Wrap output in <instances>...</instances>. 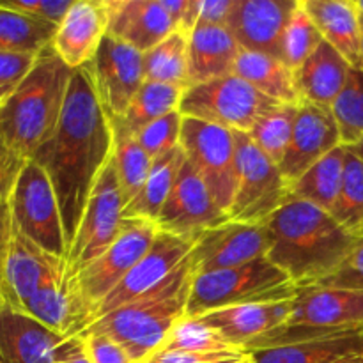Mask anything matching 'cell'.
I'll use <instances>...</instances> for the list:
<instances>
[{
  "label": "cell",
  "instance_id": "obj_1",
  "mask_svg": "<svg viewBox=\"0 0 363 363\" xmlns=\"http://www.w3.org/2000/svg\"><path fill=\"white\" fill-rule=\"evenodd\" d=\"M112 123L84 66L74 69L55 131L32 158L52 181L67 250L84 218L92 188L112 162Z\"/></svg>",
  "mask_w": 363,
  "mask_h": 363
},
{
  "label": "cell",
  "instance_id": "obj_2",
  "mask_svg": "<svg viewBox=\"0 0 363 363\" xmlns=\"http://www.w3.org/2000/svg\"><path fill=\"white\" fill-rule=\"evenodd\" d=\"M266 257L298 287L314 286L342 268L360 238L328 211L291 197L266 222Z\"/></svg>",
  "mask_w": 363,
  "mask_h": 363
},
{
  "label": "cell",
  "instance_id": "obj_3",
  "mask_svg": "<svg viewBox=\"0 0 363 363\" xmlns=\"http://www.w3.org/2000/svg\"><path fill=\"white\" fill-rule=\"evenodd\" d=\"M73 73L48 46L20 87L0 105V137L28 162L55 131Z\"/></svg>",
  "mask_w": 363,
  "mask_h": 363
},
{
  "label": "cell",
  "instance_id": "obj_4",
  "mask_svg": "<svg viewBox=\"0 0 363 363\" xmlns=\"http://www.w3.org/2000/svg\"><path fill=\"white\" fill-rule=\"evenodd\" d=\"M194 279L195 269L188 257L160 286L99 318L85 332L108 335L126 351L131 362H144L162 347L170 330L186 315Z\"/></svg>",
  "mask_w": 363,
  "mask_h": 363
},
{
  "label": "cell",
  "instance_id": "obj_5",
  "mask_svg": "<svg viewBox=\"0 0 363 363\" xmlns=\"http://www.w3.org/2000/svg\"><path fill=\"white\" fill-rule=\"evenodd\" d=\"M298 286L268 257L230 269L195 275L184 318H201L222 308L294 300Z\"/></svg>",
  "mask_w": 363,
  "mask_h": 363
},
{
  "label": "cell",
  "instance_id": "obj_6",
  "mask_svg": "<svg viewBox=\"0 0 363 363\" xmlns=\"http://www.w3.org/2000/svg\"><path fill=\"white\" fill-rule=\"evenodd\" d=\"M279 105L233 73L188 87L181 99L179 112L183 117L250 133L259 119Z\"/></svg>",
  "mask_w": 363,
  "mask_h": 363
},
{
  "label": "cell",
  "instance_id": "obj_7",
  "mask_svg": "<svg viewBox=\"0 0 363 363\" xmlns=\"http://www.w3.org/2000/svg\"><path fill=\"white\" fill-rule=\"evenodd\" d=\"M236 140V194L230 206V222L266 223L291 199L289 186L248 133L234 131Z\"/></svg>",
  "mask_w": 363,
  "mask_h": 363
},
{
  "label": "cell",
  "instance_id": "obj_8",
  "mask_svg": "<svg viewBox=\"0 0 363 363\" xmlns=\"http://www.w3.org/2000/svg\"><path fill=\"white\" fill-rule=\"evenodd\" d=\"M9 208L23 236L48 254L66 259L67 243L55 190L45 170L32 160L18 177Z\"/></svg>",
  "mask_w": 363,
  "mask_h": 363
},
{
  "label": "cell",
  "instance_id": "obj_9",
  "mask_svg": "<svg viewBox=\"0 0 363 363\" xmlns=\"http://www.w3.org/2000/svg\"><path fill=\"white\" fill-rule=\"evenodd\" d=\"M179 145L186 156V162L208 184L220 209L229 213L238 183L234 131L204 121L183 117Z\"/></svg>",
  "mask_w": 363,
  "mask_h": 363
},
{
  "label": "cell",
  "instance_id": "obj_10",
  "mask_svg": "<svg viewBox=\"0 0 363 363\" xmlns=\"http://www.w3.org/2000/svg\"><path fill=\"white\" fill-rule=\"evenodd\" d=\"M124 201L113 163L110 162L92 188L66 262L73 275L101 257L123 233Z\"/></svg>",
  "mask_w": 363,
  "mask_h": 363
},
{
  "label": "cell",
  "instance_id": "obj_11",
  "mask_svg": "<svg viewBox=\"0 0 363 363\" xmlns=\"http://www.w3.org/2000/svg\"><path fill=\"white\" fill-rule=\"evenodd\" d=\"M158 227L155 222L140 218H124L123 233L113 241L112 247L77 273V282L85 301L94 312L98 305L112 293L117 284L131 272L135 264L151 248L152 241L158 236Z\"/></svg>",
  "mask_w": 363,
  "mask_h": 363
},
{
  "label": "cell",
  "instance_id": "obj_12",
  "mask_svg": "<svg viewBox=\"0 0 363 363\" xmlns=\"http://www.w3.org/2000/svg\"><path fill=\"white\" fill-rule=\"evenodd\" d=\"M85 67L106 116L123 117L145 82L144 53L106 34Z\"/></svg>",
  "mask_w": 363,
  "mask_h": 363
},
{
  "label": "cell",
  "instance_id": "obj_13",
  "mask_svg": "<svg viewBox=\"0 0 363 363\" xmlns=\"http://www.w3.org/2000/svg\"><path fill=\"white\" fill-rule=\"evenodd\" d=\"M201 234L177 236V234L160 230L144 257L117 284L116 289L98 305L96 321L103 315L138 300L140 296L147 294L149 291L155 289L156 286H160L163 280L169 279L190 257Z\"/></svg>",
  "mask_w": 363,
  "mask_h": 363
},
{
  "label": "cell",
  "instance_id": "obj_14",
  "mask_svg": "<svg viewBox=\"0 0 363 363\" xmlns=\"http://www.w3.org/2000/svg\"><path fill=\"white\" fill-rule=\"evenodd\" d=\"M225 222H229V216L216 204L201 174L188 162L184 163L156 218L158 230L177 236H195Z\"/></svg>",
  "mask_w": 363,
  "mask_h": 363
},
{
  "label": "cell",
  "instance_id": "obj_15",
  "mask_svg": "<svg viewBox=\"0 0 363 363\" xmlns=\"http://www.w3.org/2000/svg\"><path fill=\"white\" fill-rule=\"evenodd\" d=\"M268 254L266 223L225 222L204 230L191 252L195 275L238 268Z\"/></svg>",
  "mask_w": 363,
  "mask_h": 363
},
{
  "label": "cell",
  "instance_id": "obj_16",
  "mask_svg": "<svg viewBox=\"0 0 363 363\" xmlns=\"http://www.w3.org/2000/svg\"><path fill=\"white\" fill-rule=\"evenodd\" d=\"M66 266V259L55 257L39 248L13 222L0 279V301L23 311V305L34 296L35 291Z\"/></svg>",
  "mask_w": 363,
  "mask_h": 363
},
{
  "label": "cell",
  "instance_id": "obj_17",
  "mask_svg": "<svg viewBox=\"0 0 363 363\" xmlns=\"http://www.w3.org/2000/svg\"><path fill=\"white\" fill-rule=\"evenodd\" d=\"M339 145H342V142L332 110L301 103L291 144L279 165L287 186L300 179L311 167H314L319 160L325 158Z\"/></svg>",
  "mask_w": 363,
  "mask_h": 363
},
{
  "label": "cell",
  "instance_id": "obj_18",
  "mask_svg": "<svg viewBox=\"0 0 363 363\" xmlns=\"http://www.w3.org/2000/svg\"><path fill=\"white\" fill-rule=\"evenodd\" d=\"M298 0H236L229 30L241 50L282 59V41Z\"/></svg>",
  "mask_w": 363,
  "mask_h": 363
},
{
  "label": "cell",
  "instance_id": "obj_19",
  "mask_svg": "<svg viewBox=\"0 0 363 363\" xmlns=\"http://www.w3.org/2000/svg\"><path fill=\"white\" fill-rule=\"evenodd\" d=\"M108 34V14L103 0H74L57 27L52 48L71 69H80L94 59Z\"/></svg>",
  "mask_w": 363,
  "mask_h": 363
},
{
  "label": "cell",
  "instance_id": "obj_20",
  "mask_svg": "<svg viewBox=\"0 0 363 363\" xmlns=\"http://www.w3.org/2000/svg\"><path fill=\"white\" fill-rule=\"evenodd\" d=\"M286 325L363 332V293L315 286L298 287Z\"/></svg>",
  "mask_w": 363,
  "mask_h": 363
},
{
  "label": "cell",
  "instance_id": "obj_21",
  "mask_svg": "<svg viewBox=\"0 0 363 363\" xmlns=\"http://www.w3.org/2000/svg\"><path fill=\"white\" fill-rule=\"evenodd\" d=\"M66 337L59 335L27 312L0 301V362L55 363Z\"/></svg>",
  "mask_w": 363,
  "mask_h": 363
},
{
  "label": "cell",
  "instance_id": "obj_22",
  "mask_svg": "<svg viewBox=\"0 0 363 363\" xmlns=\"http://www.w3.org/2000/svg\"><path fill=\"white\" fill-rule=\"evenodd\" d=\"M108 34L145 53L176 32L162 0H103Z\"/></svg>",
  "mask_w": 363,
  "mask_h": 363
},
{
  "label": "cell",
  "instance_id": "obj_23",
  "mask_svg": "<svg viewBox=\"0 0 363 363\" xmlns=\"http://www.w3.org/2000/svg\"><path fill=\"white\" fill-rule=\"evenodd\" d=\"M294 300L277 303H252L222 308L201 315V321L215 330L227 344L245 350L252 340L286 325L293 312Z\"/></svg>",
  "mask_w": 363,
  "mask_h": 363
},
{
  "label": "cell",
  "instance_id": "obj_24",
  "mask_svg": "<svg viewBox=\"0 0 363 363\" xmlns=\"http://www.w3.org/2000/svg\"><path fill=\"white\" fill-rule=\"evenodd\" d=\"M303 6L323 39L333 46L351 67L360 69L362 11L358 0H303Z\"/></svg>",
  "mask_w": 363,
  "mask_h": 363
},
{
  "label": "cell",
  "instance_id": "obj_25",
  "mask_svg": "<svg viewBox=\"0 0 363 363\" xmlns=\"http://www.w3.org/2000/svg\"><path fill=\"white\" fill-rule=\"evenodd\" d=\"M240 52L227 27L197 25L188 38V87L233 74Z\"/></svg>",
  "mask_w": 363,
  "mask_h": 363
},
{
  "label": "cell",
  "instance_id": "obj_26",
  "mask_svg": "<svg viewBox=\"0 0 363 363\" xmlns=\"http://www.w3.org/2000/svg\"><path fill=\"white\" fill-rule=\"evenodd\" d=\"M351 69V64L333 46L323 41L296 69V84L303 103L332 110Z\"/></svg>",
  "mask_w": 363,
  "mask_h": 363
},
{
  "label": "cell",
  "instance_id": "obj_27",
  "mask_svg": "<svg viewBox=\"0 0 363 363\" xmlns=\"http://www.w3.org/2000/svg\"><path fill=\"white\" fill-rule=\"evenodd\" d=\"M234 74L280 105L300 106L303 103L296 84V71L282 59L241 50L234 64Z\"/></svg>",
  "mask_w": 363,
  "mask_h": 363
},
{
  "label": "cell",
  "instance_id": "obj_28",
  "mask_svg": "<svg viewBox=\"0 0 363 363\" xmlns=\"http://www.w3.org/2000/svg\"><path fill=\"white\" fill-rule=\"evenodd\" d=\"M363 353V332L252 351V363H337Z\"/></svg>",
  "mask_w": 363,
  "mask_h": 363
},
{
  "label": "cell",
  "instance_id": "obj_29",
  "mask_svg": "<svg viewBox=\"0 0 363 363\" xmlns=\"http://www.w3.org/2000/svg\"><path fill=\"white\" fill-rule=\"evenodd\" d=\"M184 163H186V156L181 145L152 160L144 188L124 208L123 218H140L156 223V218L165 206Z\"/></svg>",
  "mask_w": 363,
  "mask_h": 363
},
{
  "label": "cell",
  "instance_id": "obj_30",
  "mask_svg": "<svg viewBox=\"0 0 363 363\" xmlns=\"http://www.w3.org/2000/svg\"><path fill=\"white\" fill-rule=\"evenodd\" d=\"M110 123L113 131L112 163L116 167L124 208H126L144 188L152 160L140 147L133 131L124 124L123 117H110Z\"/></svg>",
  "mask_w": 363,
  "mask_h": 363
},
{
  "label": "cell",
  "instance_id": "obj_31",
  "mask_svg": "<svg viewBox=\"0 0 363 363\" xmlns=\"http://www.w3.org/2000/svg\"><path fill=\"white\" fill-rule=\"evenodd\" d=\"M344 162L346 147L339 145L291 184V197L318 206L332 215L342 186Z\"/></svg>",
  "mask_w": 363,
  "mask_h": 363
},
{
  "label": "cell",
  "instance_id": "obj_32",
  "mask_svg": "<svg viewBox=\"0 0 363 363\" xmlns=\"http://www.w3.org/2000/svg\"><path fill=\"white\" fill-rule=\"evenodd\" d=\"M57 32V25L32 14L0 6V52L39 55L48 48Z\"/></svg>",
  "mask_w": 363,
  "mask_h": 363
},
{
  "label": "cell",
  "instance_id": "obj_33",
  "mask_svg": "<svg viewBox=\"0 0 363 363\" xmlns=\"http://www.w3.org/2000/svg\"><path fill=\"white\" fill-rule=\"evenodd\" d=\"M145 82L188 89V35L174 32L144 53Z\"/></svg>",
  "mask_w": 363,
  "mask_h": 363
},
{
  "label": "cell",
  "instance_id": "obj_34",
  "mask_svg": "<svg viewBox=\"0 0 363 363\" xmlns=\"http://www.w3.org/2000/svg\"><path fill=\"white\" fill-rule=\"evenodd\" d=\"M186 89L176 87V85L160 84V82H144L140 91L131 101L130 108L123 116L124 124L133 133L142 130L147 124L162 119L167 113L179 110L181 99Z\"/></svg>",
  "mask_w": 363,
  "mask_h": 363
},
{
  "label": "cell",
  "instance_id": "obj_35",
  "mask_svg": "<svg viewBox=\"0 0 363 363\" xmlns=\"http://www.w3.org/2000/svg\"><path fill=\"white\" fill-rule=\"evenodd\" d=\"M296 105H279L262 116L259 123L250 130L248 137L254 140V144L272 160L275 165H280V162L286 156L287 147L291 144L293 137L294 123L298 117Z\"/></svg>",
  "mask_w": 363,
  "mask_h": 363
},
{
  "label": "cell",
  "instance_id": "obj_36",
  "mask_svg": "<svg viewBox=\"0 0 363 363\" xmlns=\"http://www.w3.org/2000/svg\"><path fill=\"white\" fill-rule=\"evenodd\" d=\"M344 147L363 140V71L351 69L346 85L332 106Z\"/></svg>",
  "mask_w": 363,
  "mask_h": 363
},
{
  "label": "cell",
  "instance_id": "obj_37",
  "mask_svg": "<svg viewBox=\"0 0 363 363\" xmlns=\"http://www.w3.org/2000/svg\"><path fill=\"white\" fill-rule=\"evenodd\" d=\"M323 41L325 39L312 18L308 16L303 0H298L286 27V34H284L282 60L291 69L296 71Z\"/></svg>",
  "mask_w": 363,
  "mask_h": 363
},
{
  "label": "cell",
  "instance_id": "obj_38",
  "mask_svg": "<svg viewBox=\"0 0 363 363\" xmlns=\"http://www.w3.org/2000/svg\"><path fill=\"white\" fill-rule=\"evenodd\" d=\"M332 216L344 229L353 234L357 233L363 220V162L347 149L346 162H344L342 186H340V194Z\"/></svg>",
  "mask_w": 363,
  "mask_h": 363
},
{
  "label": "cell",
  "instance_id": "obj_39",
  "mask_svg": "<svg viewBox=\"0 0 363 363\" xmlns=\"http://www.w3.org/2000/svg\"><path fill=\"white\" fill-rule=\"evenodd\" d=\"M240 350L227 344L218 333L199 318H183L156 351H225ZM245 351V350H243Z\"/></svg>",
  "mask_w": 363,
  "mask_h": 363
},
{
  "label": "cell",
  "instance_id": "obj_40",
  "mask_svg": "<svg viewBox=\"0 0 363 363\" xmlns=\"http://www.w3.org/2000/svg\"><path fill=\"white\" fill-rule=\"evenodd\" d=\"M181 126H183V113L176 110L138 130L135 138L140 147L147 152L149 158L156 160L179 145Z\"/></svg>",
  "mask_w": 363,
  "mask_h": 363
},
{
  "label": "cell",
  "instance_id": "obj_41",
  "mask_svg": "<svg viewBox=\"0 0 363 363\" xmlns=\"http://www.w3.org/2000/svg\"><path fill=\"white\" fill-rule=\"evenodd\" d=\"M250 354L243 350L225 351H155L140 363H241Z\"/></svg>",
  "mask_w": 363,
  "mask_h": 363
},
{
  "label": "cell",
  "instance_id": "obj_42",
  "mask_svg": "<svg viewBox=\"0 0 363 363\" xmlns=\"http://www.w3.org/2000/svg\"><path fill=\"white\" fill-rule=\"evenodd\" d=\"M38 55L0 52V105L11 98L34 67Z\"/></svg>",
  "mask_w": 363,
  "mask_h": 363
},
{
  "label": "cell",
  "instance_id": "obj_43",
  "mask_svg": "<svg viewBox=\"0 0 363 363\" xmlns=\"http://www.w3.org/2000/svg\"><path fill=\"white\" fill-rule=\"evenodd\" d=\"M315 287H330V289H346V291H360L363 293V238L358 241L357 248L346 264L335 273H332L326 279L314 284Z\"/></svg>",
  "mask_w": 363,
  "mask_h": 363
},
{
  "label": "cell",
  "instance_id": "obj_44",
  "mask_svg": "<svg viewBox=\"0 0 363 363\" xmlns=\"http://www.w3.org/2000/svg\"><path fill=\"white\" fill-rule=\"evenodd\" d=\"M73 2L74 0H0V6L32 14V16H38L59 27Z\"/></svg>",
  "mask_w": 363,
  "mask_h": 363
},
{
  "label": "cell",
  "instance_id": "obj_45",
  "mask_svg": "<svg viewBox=\"0 0 363 363\" xmlns=\"http://www.w3.org/2000/svg\"><path fill=\"white\" fill-rule=\"evenodd\" d=\"M28 160L18 155L2 137H0V204H9L11 195L18 183L21 170Z\"/></svg>",
  "mask_w": 363,
  "mask_h": 363
},
{
  "label": "cell",
  "instance_id": "obj_46",
  "mask_svg": "<svg viewBox=\"0 0 363 363\" xmlns=\"http://www.w3.org/2000/svg\"><path fill=\"white\" fill-rule=\"evenodd\" d=\"M87 353L91 357L92 363H133L131 358L128 357L126 351L119 346L113 339L108 335L94 332H84L82 333Z\"/></svg>",
  "mask_w": 363,
  "mask_h": 363
},
{
  "label": "cell",
  "instance_id": "obj_47",
  "mask_svg": "<svg viewBox=\"0 0 363 363\" xmlns=\"http://www.w3.org/2000/svg\"><path fill=\"white\" fill-rule=\"evenodd\" d=\"M176 30L190 38L201 18V0H162Z\"/></svg>",
  "mask_w": 363,
  "mask_h": 363
},
{
  "label": "cell",
  "instance_id": "obj_48",
  "mask_svg": "<svg viewBox=\"0 0 363 363\" xmlns=\"http://www.w3.org/2000/svg\"><path fill=\"white\" fill-rule=\"evenodd\" d=\"M236 0H201V18L199 25H216L229 27Z\"/></svg>",
  "mask_w": 363,
  "mask_h": 363
},
{
  "label": "cell",
  "instance_id": "obj_49",
  "mask_svg": "<svg viewBox=\"0 0 363 363\" xmlns=\"http://www.w3.org/2000/svg\"><path fill=\"white\" fill-rule=\"evenodd\" d=\"M55 363H92L91 357L87 353L84 339L80 335L71 337L66 342L60 346L59 353H57Z\"/></svg>",
  "mask_w": 363,
  "mask_h": 363
},
{
  "label": "cell",
  "instance_id": "obj_50",
  "mask_svg": "<svg viewBox=\"0 0 363 363\" xmlns=\"http://www.w3.org/2000/svg\"><path fill=\"white\" fill-rule=\"evenodd\" d=\"M11 230H13V215H11L9 204H0V279H2L4 259L7 254Z\"/></svg>",
  "mask_w": 363,
  "mask_h": 363
},
{
  "label": "cell",
  "instance_id": "obj_51",
  "mask_svg": "<svg viewBox=\"0 0 363 363\" xmlns=\"http://www.w3.org/2000/svg\"><path fill=\"white\" fill-rule=\"evenodd\" d=\"M346 149H347V151L353 152V155H357L358 158H360L363 162V140H360L358 144H354V145H350V147H346Z\"/></svg>",
  "mask_w": 363,
  "mask_h": 363
},
{
  "label": "cell",
  "instance_id": "obj_52",
  "mask_svg": "<svg viewBox=\"0 0 363 363\" xmlns=\"http://www.w3.org/2000/svg\"><path fill=\"white\" fill-rule=\"evenodd\" d=\"M337 363H363V353L351 354V357L342 358V360H339Z\"/></svg>",
  "mask_w": 363,
  "mask_h": 363
},
{
  "label": "cell",
  "instance_id": "obj_53",
  "mask_svg": "<svg viewBox=\"0 0 363 363\" xmlns=\"http://www.w3.org/2000/svg\"><path fill=\"white\" fill-rule=\"evenodd\" d=\"M360 69L363 71V14H362V55H360Z\"/></svg>",
  "mask_w": 363,
  "mask_h": 363
},
{
  "label": "cell",
  "instance_id": "obj_54",
  "mask_svg": "<svg viewBox=\"0 0 363 363\" xmlns=\"http://www.w3.org/2000/svg\"><path fill=\"white\" fill-rule=\"evenodd\" d=\"M354 234H357L358 238H363V220H362L360 227H358V229H357V233H354Z\"/></svg>",
  "mask_w": 363,
  "mask_h": 363
},
{
  "label": "cell",
  "instance_id": "obj_55",
  "mask_svg": "<svg viewBox=\"0 0 363 363\" xmlns=\"http://www.w3.org/2000/svg\"><path fill=\"white\" fill-rule=\"evenodd\" d=\"M358 7H360L362 14H363V0H358Z\"/></svg>",
  "mask_w": 363,
  "mask_h": 363
},
{
  "label": "cell",
  "instance_id": "obj_56",
  "mask_svg": "<svg viewBox=\"0 0 363 363\" xmlns=\"http://www.w3.org/2000/svg\"><path fill=\"white\" fill-rule=\"evenodd\" d=\"M241 363H252L250 362V357H248V360H245V362H241Z\"/></svg>",
  "mask_w": 363,
  "mask_h": 363
},
{
  "label": "cell",
  "instance_id": "obj_57",
  "mask_svg": "<svg viewBox=\"0 0 363 363\" xmlns=\"http://www.w3.org/2000/svg\"><path fill=\"white\" fill-rule=\"evenodd\" d=\"M0 363H2V362H0Z\"/></svg>",
  "mask_w": 363,
  "mask_h": 363
}]
</instances>
